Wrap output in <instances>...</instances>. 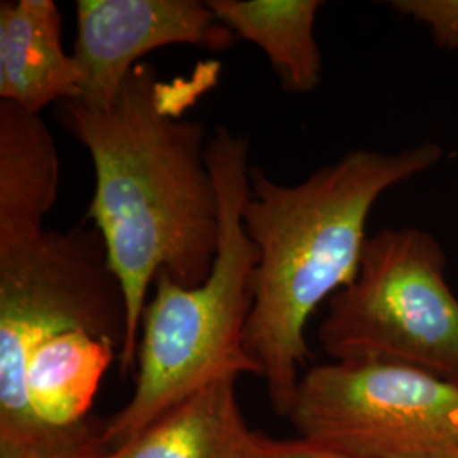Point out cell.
I'll use <instances>...</instances> for the list:
<instances>
[{
	"label": "cell",
	"instance_id": "6da1fadb",
	"mask_svg": "<svg viewBox=\"0 0 458 458\" xmlns=\"http://www.w3.org/2000/svg\"><path fill=\"white\" fill-rule=\"evenodd\" d=\"M199 96L194 83L170 87L149 64L134 66L106 107L60 104L58 117L96 168L87 219L100 231L126 299L121 374H131L149 285L165 272L197 287L213 272L221 206L202 123L179 119Z\"/></svg>",
	"mask_w": 458,
	"mask_h": 458
},
{
	"label": "cell",
	"instance_id": "7a4b0ae2",
	"mask_svg": "<svg viewBox=\"0 0 458 458\" xmlns=\"http://www.w3.org/2000/svg\"><path fill=\"white\" fill-rule=\"evenodd\" d=\"M442 158L443 148L433 141L395 153L359 148L294 185L272 181L251 165L243 226L260 262L245 348L262 370L278 418H289L311 355L308 321L359 274L377 200Z\"/></svg>",
	"mask_w": 458,
	"mask_h": 458
},
{
	"label": "cell",
	"instance_id": "3957f363",
	"mask_svg": "<svg viewBox=\"0 0 458 458\" xmlns=\"http://www.w3.org/2000/svg\"><path fill=\"white\" fill-rule=\"evenodd\" d=\"M208 165L221 206V238L213 272L182 287L165 272L155 278L138 344V376L130 403L102 428L104 446L119 448L187 397L221 377H262L245 348L260 251L243 226L250 183V143L217 126L208 140Z\"/></svg>",
	"mask_w": 458,
	"mask_h": 458
},
{
	"label": "cell",
	"instance_id": "277c9868",
	"mask_svg": "<svg viewBox=\"0 0 458 458\" xmlns=\"http://www.w3.org/2000/svg\"><path fill=\"white\" fill-rule=\"evenodd\" d=\"M126 327L123 285L94 225L47 228L0 250V440L31 445L49 431L36 421L26 394L36 346L87 329L123 350Z\"/></svg>",
	"mask_w": 458,
	"mask_h": 458
},
{
	"label": "cell",
	"instance_id": "5b68a950",
	"mask_svg": "<svg viewBox=\"0 0 458 458\" xmlns=\"http://www.w3.org/2000/svg\"><path fill=\"white\" fill-rule=\"evenodd\" d=\"M318 340L336 361H380L458 384V297L425 229L367 238L355 280L327 301Z\"/></svg>",
	"mask_w": 458,
	"mask_h": 458
},
{
	"label": "cell",
	"instance_id": "8992f818",
	"mask_svg": "<svg viewBox=\"0 0 458 458\" xmlns=\"http://www.w3.org/2000/svg\"><path fill=\"white\" fill-rule=\"evenodd\" d=\"M289 420L302 438L352 458L458 452V384L380 361H329L299 380Z\"/></svg>",
	"mask_w": 458,
	"mask_h": 458
},
{
	"label": "cell",
	"instance_id": "52a82bcc",
	"mask_svg": "<svg viewBox=\"0 0 458 458\" xmlns=\"http://www.w3.org/2000/svg\"><path fill=\"white\" fill-rule=\"evenodd\" d=\"M238 36L208 2L199 0H79L73 60L81 100L106 107L141 58L172 45L211 51L233 48Z\"/></svg>",
	"mask_w": 458,
	"mask_h": 458
},
{
	"label": "cell",
	"instance_id": "ba28073f",
	"mask_svg": "<svg viewBox=\"0 0 458 458\" xmlns=\"http://www.w3.org/2000/svg\"><path fill=\"white\" fill-rule=\"evenodd\" d=\"M62 28L53 0L0 2V100L39 114L49 104L81 98L79 70L64 48Z\"/></svg>",
	"mask_w": 458,
	"mask_h": 458
},
{
	"label": "cell",
	"instance_id": "9c48e42d",
	"mask_svg": "<svg viewBox=\"0 0 458 458\" xmlns=\"http://www.w3.org/2000/svg\"><path fill=\"white\" fill-rule=\"evenodd\" d=\"M60 175L55 138L41 115L0 100V250L34 240L47 229Z\"/></svg>",
	"mask_w": 458,
	"mask_h": 458
},
{
	"label": "cell",
	"instance_id": "30bf717a",
	"mask_svg": "<svg viewBox=\"0 0 458 458\" xmlns=\"http://www.w3.org/2000/svg\"><path fill=\"white\" fill-rule=\"evenodd\" d=\"M236 380H214L100 458H246L253 431L240 408Z\"/></svg>",
	"mask_w": 458,
	"mask_h": 458
},
{
	"label": "cell",
	"instance_id": "8fae6325",
	"mask_svg": "<svg viewBox=\"0 0 458 458\" xmlns=\"http://www.w3.org/2000/svg\"><path fill=\"white\" fill-rule=\"evenodd\" d=\"M121 348L87 329L58 333L36 346L26 367V394L34 418L47 429L87 421L100 380Z\"/></svg>",
	"mask_w": 458,
	"mask_h": 458
},
{
	"label": "cell",
	"instance_id": "7c38bea8",
	"mask_svg": "<svg viewBox=\"0 0 458 458\" xmlns=\"http://www.w3.org/2000/svg\"><path fill=\"white\" fill-rule=\"evenodd\" d=\"M209 9L238 39L267 55L280 85L310 94L323 81V56L314 38L319 0H208Z\"/></svg>",
	"mask_w": 458,
	"mask_h": 458
},
{
	"label": "cell",
	"instance_id": "4fadbf2b",
	"mask_svg": "<svg viewBox=\"0 0 458 458\" xmlns=\"http://www.w3.org/2000/svg\"><path fill=\"white\" fill-rule=\"evenodd\" d=\"M100 435L102 429H94L87 421L68 429H49L28 445V458H100Z\"/></svg>",
	"mask_w": 458,
	"mask_h": 458
},
{
	"label": "cell",
	"instance_id": "5bb4252c",
	"mask_svg": "<svg viewBox=\"0 0 458 458\" xmlns=\"http://www.w3.org/2000/svg\"><path fill=\"white\" fill-rule=\"evenodd\" d=\"M391 5L428 28L438 48L458 49V0H395Z\"/></svg>",
	"mask_w": 458,
	"mask_h": 458
},
{
	"label": "cell",
	"instance_id": "9a60e30c",
	"mask_svg": "<svg viewBox=\"0 0 458 458\" xmlns=\"http://www.w3.org/2000/svg\"><path fill=\"white\" fill-rule=\"evenodd\" d=\"M246 458H352L342 452L323 445L312 442L308 438L299 440H274L263 437L260 433L251 435L248 445Z\"/></svg>",
	"mask_w": 458,
	"mask_h": 458
},
{
	"label": "cell",
	"instance_id": "2e32d148",
	"mask_svg": "<svg viewBox=\"0 0 458 458\" xmlns=\"http://www.w3.org/2000/svg\"><path fill=\"white\" fill-rule=\"evenodd\" d=\"M0 458H28V445L0 440Z\"/></svg>",
	"mask_w": 458,
	"mask_h": 458
},
{
	"label": "cell",
	"instance_id": "e0dca14e",
	"mask_svg": "<svg viewBox=\"0 0 458 458\" xmlns=\"http://www.w3.org/2000/svg\"><path fill=\"white\" fill-rule=\"evenodd\" d=\"M440 458H458V452H455V454H450V455H445V457Z\"/></svg>",
	"mask_w": 458,
	"mask_h": 458
}]
</instances>
